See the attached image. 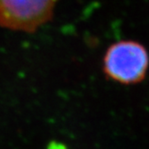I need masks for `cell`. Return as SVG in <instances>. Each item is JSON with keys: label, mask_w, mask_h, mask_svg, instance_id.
<instances>
[{"label": "cell", "mask_w": 149, "mask_h": 149, "mask_svg": "<svg viewBox=\"0 0 149 149\" xmlns=\"http://www.w3.org/2000/svg\"><path fill=\"white\" fill-rule=\"evenodd\" d=\"M149 55L144 45L135 40H120L110 46L103 58V70L110 79L134 84L145 79Z\"/></svg>", "instance_id": "1"}, {"label": "cell", "mask_w": 149, "mask_h": 149, "mask_svg": "<svg viewBox=\"0 0 149 149\" xmlns=\"http://www.w3.org/2000/svg\"><path fill=\"white\" fill-rule=\"evenodd\" d=\"M58 0H0V26L33 33L53 16Z\"/></svg>", "instance_id": "2"}]
</instances>
